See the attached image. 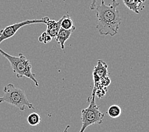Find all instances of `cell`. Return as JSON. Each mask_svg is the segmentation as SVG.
<instances>
[{"instance_id":"8fae6325","label":"cell","mask_w":149,"mask_h":132,"mask_svg":"<svg viewBox=\"0 0 149 132\" xmlns=\"http://www.w3.org/2000/svg\"><path fill=\"white\" fill-rule=\"evenodd\" d=\"M27 120L31 126H36L40 123L41 118L40 115L37 112H32L28 116Z\"/></svg>"},{"instance_id":"4fadbf2b","label":"cell","mask_w":149,"mask_h":132,"mask_svg":"<svg viewBox=\"0 0 149 132\" xmlns=\"http://www.w3.org/2000/svg\"><path fill=\"white\" fill-rule=\"evenodd\" d=\"M38 40L40 43H43L45 44H47L48 43H49L52 40V38L46 33V32H44L39 37Z\"/></svg>"},{"instance_id":"52a82bcc","label":"cell","mask_w":149,"mask_h":132,"mask_svg":"<svg viewBox=\"0 0 149 132\" xmlns=\"http://www.w3.org/2000/svg\"><path fill=\"white\" fill-rule=\"evenodd\" d=\"M63 17L64 16H63L61 19L58 20V22H56L55 20H50L47 17H45L42 19L44 20L45 24L47 25V26L46 33L48 35L50 36L52 39L55 38L56 36L57 35L60 29L61 28V22L63 19Z\"/></svg>"},{"instance_id":"5bb4252c","label":"cell","mask_w":149,"mask_h":132,"mask_svg":"<svg viewBox=\"0 0 149 132\" xmlns=\"http://www.w3.org/2000/svg\"><path fill=\"white\" fill-rule=\"evenodd\" d=\"M69 127H70V126H69V125H67V126H66V128H65V130H64V131H63V132H67V131H68V130H69Z\"/></svg>"},{"instance_id":"8992f818","label":"cell","mask_w":149,"mask_h":132,"mask_svg":"<svg viewBox=\"0 0 149 132\" xmlns=\"http://www.w3.org/2000/svg\"><path fill=\"white\" fill-rule=\"evenodd\" d=\"M106 76H108V65L102 60H98L93 71V80L95 85Z\"/></svg>"},{"instance_id":"7a4b0ae2","label":"cell","mask_w":149,"mask_h":132,"mask_svg":"<svg viewBox=\"0 0 149 132\" xmlns=\"http://www.w3.org/2000/svg\"><path fill=\"white\" fill-rule=\"evenodd\" d=\"M0 53L8 60L17 78L26 77L33 81L36 87H39V83L36 78V75L32 71V65L29 60L26 59L22 53L18 56H12L0 48Z\"/></svg>"},{"instance_id":"6da1fadb","label":"cell","mask_w":149,"mask_h":132,"mask_svg":"<svg viewBox=\"0 0 149 132\" xmlns=\"http://www.w3.org/2000/svg\"><path fill=\"white\" fill-rule=\"evenodd\" d=\"M97 1H94L91 5V9H96L97 24L96 28L100 35L114 36L118 34L122 22V17L118 7L119 3L113 0L111 4L105 5L104 1L96 6Z\"/></svg>"},{"instance_id":"277c9868","label":"cell","mask_w":149,"mask_h":132,"mask_svg":"<svg viewBox=\"0 0 149 132\" xmlns=\"http://www.w3.org/2000/svg\"><path fill=\"white\" fill-rule=\"evenodd\" d=\"M95 88H93L91 97L88 98L89 105L81 110V126L79 132H84L86 128L93 124H101L104 121L105 114L102 112L95 102Z\"/></svg>"},{"instance_id":"ba28073f","label":"cell","mask_w":149,"mask_h":132,"mask_svg":"<svg viewBox=\"0 0 149 132\" xmlns=\"http://www.w3.org/2000/svg\"><path fill=\"white\" fill-rule=\"evenodd\" d=\"M76 29L70 30H65L60 28L57 35L56 36L55 40L60 45V47L63 51L65 50V43L69 40L70 36L74 33Z\"/></svg>"},{"instance_id":"3957f363","label":"cell","mask_w":149,"mask_h":132,"mask_svg":"<svg viewBox=\"0 0 149 132\" xmlns=\"http://www.w3.org/2000/svg\"><path fill=\"white\" fill-rule=\"evenodd\" d=\"M3 97H0V103L5 102L16 107L21 111L26 110V108L35 109L33 103L29 102L24 90L17 88L14 85L10 83L3 88Z\"/></svg>"},{"instance_id":"7c38bea8","label":"cell","mask_w":149,"mask_h":132,"mask_svg":"<svg viewBox=\"0 0 149 132\" xmlns=\"http://www.w3.org/2000/svg\"><path fill=\"white\" fill-rule=\"evenodd\" d=\"M122 113V109L118 105H112L107 110L108 115L112 118H117L120 116Z\"/></svg>"},{"instance_id":"9c48e42d","label":"cell","mask_w":149,"mask_h":132,"mask_svg":"<svg viewBox=\"0 0 149 132\" xmlns=\"http://www.w3.org/2000/svg\"><path fill=\"white\" fill-rule=\"evenodd\" d=\"M144 1H123L124 4L127 8L131 10V11L134 12L137 14L140 13V11L145 8V5H143Z\"/></svg>"},{"instance_id":"30bf717a","label":"cell","mask_w":149,"mask_h":132,"mask_svg":"<svg viewBox=\"0 0 149 132\" xmlns=\"http://www.w3.org/2000/svg\"><path fill=\"white\" fill-rule=\"evenodd\" d=\"M63 19L61 22V28L65 30L76 29L74 23L69 15H63Z\"/></svg>"},{"instance_id":"5b68a950","label":"cell","mask_w":149,"mask_h":132,"mask_svg":"<svg viewBox=\"0 0 149 132\" xmlns=\"http://www.w3.org/2000/svg\"><path fill=\"white\" fill-rule=\"evenodd\" d=\"M45 24L43 19L38 20H26L22 22H20L18 23H15L12 25H10L6 27L4 29L0 31V44L6 40L13 37L16 33L18 31L20 28H22L24 26H27V25L34 24Z\"/></svg>"}]
</instances>
